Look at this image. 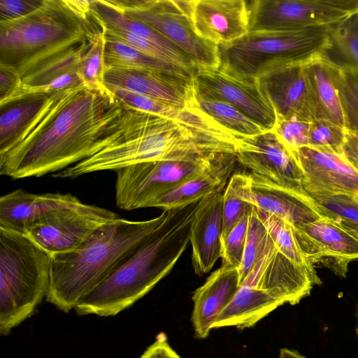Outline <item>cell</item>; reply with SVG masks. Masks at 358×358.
I'll use <instances>...</instances> for the list:
<instances>
[{
  "label": "cell",
  "instance_id": "cell-31",
  "mask_svg": "<svg viewBox=\"0 0 358 358\" xmlns=\"http://www.w3.org/2000/svg\"><path fill=\"white\" fill-rule=\"evenodd\" d=\"M250 181L249 173L234 172L223 192V229L222 241L231 229L254 206L249 201Z\"/></svg>",
  "mask_w": 358,
  "mask_h": 358
},
{
  "label": "cell",
  "instance_id": "cell-2",
  "mask_svg": "<svg viewBox=\"0 0 358 358\" xmlns=\"http://www.w3.org/2000/svg\"><path fill=\"white\" fill-rule=\"evenodd\" d=\"M208 195L165 210L163 221L76 305L77 315L115 316L146 295L187 249L193 220Z\"/></svg>",
  "mask_w": 358,
  "mask_h": 358
},
{
  "label": "cell",
  "instance_id": "cell-43",
  "mask_svg": "<svg viewBox=\"0 0 358 358\" xmlns=\"http://www.w3.org/2000/svg\"><path fill=\"white\" fill-rule=\"evenodd\" d=\"M140 358H181L168 342L164 333L159 334L155 341L145 350Z\"/></svg>",
  "mask_w": 358,
  "mask_h": 358
},
{
  "label": "cell",
  "instance_id": "cell-9",
  "mask_svg": "<svg viewBox=\"0 0 358 358\" xmlns=\"http://www.w3.org/2000/svg\"><path fill=\"white\" fill-rule=\"evenodd\" d=\"M358 14V0H252L249 27L253 32L334 27Z\"/></svg>",
  "mask_w": 358,
  "mask_h": 358
},
{
  "label": "cell",
  "instance_id": "cell-21",
  "mask_svg": "<svg viewBox=\"0 0 358 358\" xmlns=\"http://www.w3.org/2000/svg\"><path fill=\"white\" fill-rule=\"evenodd\" d=\"M94 206L71 194H33L19 189L0 198V228L24 234L29 223L50 211L59 208L84 210Z\"/></svg>",
  "mask_w": 358,
  "mask_h": 358
},
{
  "label": "cell",
  "instance_id": "cell-19",
  "mask_svg": "<svg viewBox=\"0 0 358 358\" xmlns=\"http://www.w3.org/2000/svg\"><path fill=\"white\" fill-rule=\"evenodd\" d=\"M190 18L196 34L217 46L248 33L244 0H192Z\"/></svg>",
  "mask_w": 358,
  "mask_h": 358
},
{
  "label": "cell",
  "instance_id": "cell-22",
  "mask_svg": "<svg viewBox=\"0 0 358 358\" xmlns=\"http://www.w3.org/2000/svg\"><path fill=\"white\" fill-rule=\"evenodd\" d=\"M223 192L209 194L193 220L189 243L194 273L209 272L222 255Z\"/></svg>",
  "mask_w": 358,
  "mask_h": 358
},
{
  "label": "cell",
  "instance_id": "cell-4",
  "mask_svg": "<svg viewBox=\"0 0 358 358\" xmlns=\"http://www.w3.org/2000/svg\"><path fill=\"white\" fill-rule=\"evenodd\" d=\"M119 218L98 228L77 249L52 255L46 300L69 313L103 282L136 246L164 219Z\"/></svg>",
  "mask_w": 358,
  "mask_h": 358
},
{
  "label": "cell",
  "instance_id": "cell-37",
  "mask_svg": "<svg viewBox=\"0 0 358 358\" xmlns=\"http://www.w3.org/2000/svg\"><path fill=\"white\" fill-rule=\"evenodd\" d=\"M338 88L345 128L358 136V73L340 68Z\"/></svg>",
  "mask_w": 358,
  "mask_h": 358
},
{
  "label": "cell",
  "instance_id": "cell-47",
  "mask_svg": "<svg viewBox=\"0 0 358 358\" xmlns=\"http://www.w3.org/2000/svg\"><path fill=\"white\" fill-rule=\"evenodd\" d=\"M354 199H355V200L356 201H357V202H358V195H357V196H354Z\"/></svg>",
  "mask_w": 358,
  "mask_h": 358
},
{
  "label": "cell",
  "instance_id": "cell-15",
  "mask_svg": "<svg viewBox=\"0 0 358 358\" xmlns=\"http://www.w3.org/2000/svg\"><path fill=\"white\" fill-rule=\"evenodd\" d=\"M294 229L315 268L322 266L344 278L350 263L358 259V238L333 220L323 217Z\"/></svg>",
  "mask_w": 358,
  "mask_h": 358
},
{
  "label": "cell",
  "instance_id": "cell-17",
  "mask_svg": "<svg viewBox=\"0 0 358 358\" xmlns=\"http://www.w3.org/2000/svg\"><path fill=\"white\" fill-rule=\"evenodd\" d=\"M308 194L358 195V171L343 155L304 146L292 151Z\"/></svg>",
  "mask_w": 358,
  "mask_h": 358
},
{
  "label": "cell",
  "instance_id": "cell-10",
  "mask_svg": "<svg viewBox=\"0 0 358 358\" xmlns=\"http://www.w3.org/2000/svg\"><path fill=\"white\" fill-rule=\"evenodd\" d=\"M124 13L150 26L183 50L199 69H217V46L201 38L176 0H112Z\"/></svg>",
  "mask_w": 358,
  "mask_h": 358
},
{
  "label": "cell",
  "instance_id": "cell-46",
  "mask_svg": "<svg viewBox=\"0 0 358 358\" xmlns=\"http://www.w3.org/2000/svg\"><path fill=\"white\" fill-rule=\"evenodd\" d=\"M280 358H307L296 350L288 348H281L280 350Z\"/></svg>",
  "mask_w": 358,
  "mask_h": 358
},
{
  "label": "cell",
  "instance_id": "cell-39",
  "mask_svg": "<svg viewBox=\"0 0 358 358\" xmlns=\"http://www.w3.org/2000/svg\"><path fill=\"white\" fill-rule=\"evenodd\" d=\"M250 214L245 215L222 241V265L238 269L245 250Z\"/></svg>",
  "mask_w": 358,
  "mask_h": 358
},
{
  "label": "cell",
  "instance_id": "cell-36",
  "mask_svg": "<svg viewBox=\"0 0 358 358\" xmlns=\"http://www.w3.org/2000/svg\"><path fill=\"white\" fill-rule=\"evenodd\" d=\"M347 129L327 120L315 119L310 122L308 145L316 149L343 155Z\"/></svg>",
  "mask_w": 358,
  "mask_h": 358
},
{
  "label": "cell",
  "instance_id": "cell-7",
  "mask_svg": "<svg viewBox=\"0 0 358 358\" xmlns=\"http://www.w3.org/2000/svg\"><path fill=\"white\" fill-rule=\"evenodd\" d=\"M333 28L248 32L236 41L217 45L218 69L242 80L257 81L276 69L323 53Z\"/></svg>",
  "mask_w": 358,
  "mask_h": 358
},
{
  "label": "cell",
  "instance_id": "cell-23",
  "mask_svg": "<svg viewBox=\"0 0 358 358\" xmlns=\"http://www.w3.org/2000/svg\"><path fill=\"white\" fill-rule=\"evenodd\" d=\"M240 287L238 269L221 266L213 272L192 296V323L196 337L206 338L215 320Z\"/></svg>",
  "mask_w": 358,
  "mask_h": 358
},
{
  "label": "cell",
  "instance_id": "cell-20",
  "mask_svg": "<svg viewBox=\"0 0 358 358\" xmlns=\"http://www.w3.org/2000/svg\"><path fill=\"white\" fill-rule=\"evenodd\" d=\"M249 177V201L253 206L283 220L294 229L323 217L308 194L282 187L251 172Z\"/></svg>",
  "mask_w": 358,
  "mask_h": 358
},
{
  "label": "cell",
  "instance_id": "cell-12",
  "mask_svg": "<svg viewBox=\"0 0 358 358\" xmlns=\"http://www.w3.org/2000/svg\"><path fill=\"white\" fill-rule=\"evenodd\" d=\"M322 281L315 269L301 266L285 256L271 237L264 254L241 283L258 287L283 304L295 305L310 295Z\"/></svg>",
  "mask_w": 358,
  "mask_h": 358
},
{
  "label": "cell",
  "instance_id": "cell-3",
  "mask_svg": "<svg viewBox=\"0 0 358 358\" xmlns=\"http://www.w3.org/2000/svg\"><path fill=\"white\" fill-rule=\"evenodd\" d=\"M102 27L90 1L44 0L34 12L0 22V66L29 73L87 43Z\"/></svg>",
  "mask_w": 358,
  "mask_h": 358
},
{
  "label": "cell",
  "instance_id": "cell-34",
  "mask_svg": "<svg viewBox=\"0 0 358 358\" xmlns=\"http://www.w3.org/2000/svg\"><path fill=\"white\" fill-rule=\"evenodd\" d=\"M105 43V30L102 27L91 36L80 59L79 74L85 85L93 90L108 89L104 83Z\"/></svg>",
  "mask_w": 358,
  "mask_h": 358
},
{
  "label": "cell",
  "instance_id": "cell-26",
  "mask_svg": "<svg viewBox=\"0 0 358 358\" xmlns=\"http://www.w3.org/2000/svg\"><path fill=\"white\" fill-rule=\"evenodd\" d=\"M282 305L281 301L258 287L241 285L211 329L224 327L250 328Z\"/></svg>",
  "mask_w": 358,
  "mask_h": 358
},
{
  "label": "cell",
  "instance_id": "cell-11",
  "mask_svg": "<svg viewBox=\"0 0 358 358\" xmlns=\"http://www.w3.org/2000/svg\"><path fill=\"white\" fill-rule=\"evenodd\" d=\"M119 218L116 213L95 205L84 210L59 208L31 221L24 234L52 255L77 249L101 226Z\"/></svg>",
  "mask_w": 358,
  "mask_h": 358
},
{
  "label": "cell",
  "instance_id": "cell-29",
  "mask_svg": "<svg viewBox=\"0 0 358 358\" xmlns=\"http://www.w3.org/2000/svg\"><path fill=\"white\" fill-rule=\"evenodd\" d=\"M50 94H31L0 106V154L42 109Z\"/></svg>",
  "mask_w": 358,
  "mask_h": 358
},
{
  "label": "cell",
  "instance_id": "cell-30",
  "mask_svg": "<svg viewBox=\"0 0 358 358\" xmlns=\"http://www.w3.org/2000/svg\"><path fill=\"white\" fill-rule=\"evenodd\" d=\"M322 54L340 68L358 73V14L332 29Z\"/></svg>",
  "mask_w": 358,
  "mask_h": 358
},
{
  "label": "cell",
  "instance_id": "cell-44",
  "mask_svg": "<svg viewBox=\"0 0 358 358\" xmlns=\"http://www.w3.org/2000/svg\"><path fill=\"white\" fill-rule=\"evenodd\" d=\"M343 155L358 171V136L347 130Z\"/></svg>",
  "mask_w": 358,
  "mask_h": 358
},
{
  "label": "cell",
  "instance_id": "cell-6",
  "mask_svg": "<svg viewBox=\"0 0 358 358\" xmlns=\"http://www.w3.org/2000/svg\"><path fill=\"white\" fill-rule=\"evenodd\" d=\"M52 255L26 234L0 228V334L36 312L50 283Z\"/></svg>",
  "mask_w": 358,
  "mask_h": 358
},
{
  "label": "cell",
  "instance_id": "cell-18",
  "mask_svg": "<svg viewBox=\"0 0 358 358\" xmlns=\"http://www.w3.org/2000/svg\"><path fill=\"white\" fill-rule=\"evenodd\" d=\"M306 61L285 65L257 80L277 117L296 118L308 122L315 120L306 72Z\"/></svg>",
  "mask_w": 358,
  "mask_h": 358
},
{
  "label": "cell",
  "instance_id": "cell-41",
  "mask_svg": "<svg viewBox=\"0 0 358 358\" xmlns=\"http://www.w3.org/2000/svg\"><path fill=\"white\" fill-rule=\"evenodd\" d=\"M44 0H0V22L22 17L36 9Z\"/></svg>",
  "mask_w": 358,
  "mask_h": 358
},
{
  "label": "cell",
  "instance_id": "cell-33",
  "mask_svg": "<svg viewBox=\"0 0 358 358\" xmlns=\"http://www.w3.org/2000/svg\"><path fill=\"white\" fill-rule=\"evenodd\" d=\"M255 208L265 224L276 248L292 262L315 270L306 257L294 227L275 215L256 207Z\"/></svg>",
  "mask_w": 358,
  "mask_h": 358
},
{
  "label": "cell",
  "instance_id": "cell-1",
  "mask_svg": "<svg viewBox=\"0 0 358 358\" xmlns=\"http://www.w3.org/2000/svg\"><path fill=\"white\" fill-rule=\"evenodd\" d=\"M123 103L108 89L80 85L50 94L42 109L0 154V174L13 179L61 171L92 155Z\"/></svg>",
  "mask_w": 358,
  "mask_h": 358
},
{
  "label": "cell",
  "instance_id": "cell-14",
  "mask_svg": "<svg viewBox=\"0 0 358 358\" xmlns=\"http://www.w3.org/2000/svg\"><path fill=\"white\" fill-rule=\"evenodd\" d=\"M236 156L251 173L296 192L308 194L303 172L293 152L273 131L250 137L238 136Z\"/></svg>",
  "mask_w": 358,
  "mask_h": 358
},
{
  "label": "cell",
  "instance_id": "cell-45",
  "mask_svg": "<svg viewBox=\"0 0 358 358\" xmlns=\"http://www.w3.org/2000/svg\"><path fill=\"white\" fill-rule=\"evenodd\" d=\"M334 221L358 238V223L343 220H337Z\"/></svg>",
  "mask_w": 358,
  "mask_h": 358
},
{
  "label": "cell",
  "instance_id": "cell-38",
  "mask_svg": "<svg viewBox=\"0 0 358 358\" xmlns=\"http://www.w3.org/2000/svg\"><path fill=\"white\" fill-rule=\"evenodd\" d=\"M323 217L358 223V202L347 194H309Z\"/></svg>",
  "mask_w": 358,
  "mask_h": 358
},
{
  "label": "cell",
  "instance_id": "cell-48",
  "mask_svg": "<svg viewBox=\"0 0 358 358\" xmlns=\"http://www.w3.org/2000/svg\"><path fill=\"white\" fill-rule=\"evenodd\" d=\"M357 334H358V326H357Z\"/></svg>",
  "mask_w": 358,
  "mask_h": 358
},
{
  "label": "cell",
  "instance_id": "cell-28",
  "mask_svg": "<svg viewBox=\"0 0 358 358\" xmlns=\"http://www.w3.org/2000/svg\"><path fill=\"white\" fill-rule=\"evenodd\" d=\"M105 38V70L113 68L147 69L194 78V74L184 68L150 56L106 34Z\"/></svg>",
  "mask_w": 358,
  "mask_h": 358
},
{
  "label": "cell",
  "instance_id": "cell-35",
  "mask_svg": "<svg viewBox=\"0 0 358 358\" xmlns=\"http://www.w3.org/2000/svg\"><path fill=\"white\" fill-rule=\"evenodd\" d=\"M270 240L271 236L254 207L250 215L242 263L238 269L240 285L266 252Z\"/></svg>",
  "mask_w": 358,
  "mask_h": 358
},
{
  "label": "cell",
  "instance_id": "cell-8",
  "mask_svg": "<svg viewBox=\"0 0 358 358\" xmlns=\"http://www.w3.org/2000/svg\"><path fill=\"white\" fill-rule=\"evenodd\" d=\"M223 153L196 155L182 159L145 162L115 171V201L123 210L147 208L161 196L203 172Z\"/></svg>",
  "mask_w": 358,
  "mask_h": 358
},
{
  "label": "cell",
  "instance_id": "cell-32",
  "mask_svg": "<svg viewBox=\"0 0 358 358\" xmlns=\"http://www.w3.org/2000/svg\"><path fill=\"white\" fill-rule=\"evenodd\" d=\"M196 108L236 136L250 137L265 131L234 107L217 101L196 96Z\"/></svg>",
  "mask_w": 358,
  "mask_h": 358
},
{
  "label": "cell",
  "instance_id": "cell-25",
  "mask_svg": "<svg viewBox=\"0 0 358 358\" xmlns=\"http://www.w3.org/2000/svg\"><path fill=\"white\" fill-rule=\"evenodd\" d=\"M340 67L322 53L306 62L315 119H324L345 127V116L339 96L338 79Z\"/></svg>",
  "mask_w": 358,
  "mask_h": 358
},
{
  "label": "cell",
  "instance_id": "cell-5",
  "mask_svg": "<svg viewBox=\"0 0 358 358\" xmlns=\"http://www.w3.org/2000/svg\"><path fill=\"white\" fill-rule=\"evenodd\" d=\"M191 143V132L183 123L123 104L120 115L96 142L92 155L52 176L73 179L141 162L173 159L185 154Z\"/></svg>",
  "mask_w": 358,
  "mask_h": 358
},
{
  "label": "cell",
  "instance_id": "cell-24",
  "mask_svg": "<svg viewBox=\"0 0 358 358\" xmlns=\"http://www.w3.org/2000/svg\"><path fill=\"white\" fill-rule=\"evenodd\" d=\"M238 163L235 153H223L211 166L150 203L168 210L214 193L224 192Z\"/></svg>",
  "mask_w": 358,
  "mask_h": 358
},
{
  "label": "cell",
  "instance_id": "cell-42",
  "mask_svg": "<svg viewBox=\"0 0 358 358\" xmlns=\"http://www.w3.org/2000/svg\"><path fill=\"white\" fill-rule=\"evenodd\" d=\"M22 85V80L17 73L0 66V106L5 104Z\"/></svg>",
  "mask_w": 358,
  "mask_h": 358
},
{
  "label": "cell",
  "instance_id": "cell-16",
  "mask_svg": "<svg viewBox=\"0 0 358 358\" xmlns=\"http://www.w3.org/2000/svg\"><path fill=\"white\" fill-rule=\"evenodd\" d=\"M193 78L147 69H108L107 86L129 90L159 100L181 110L196 108Z\"/></svg>",
  "mask_w": 358,
  "mask_h": 358
},
{
  "label": "cell",
  "instance_id": "cell-27",
  "mask_svg": "<svg viewBox=\"0 0 358 358\" xmlns=\"http://www.w3.org/2000/svg\"><path fill=\"white\" fill-rule=\"evenodd\" d=\"M90 6L94 18L106 29L124 31L169 50L186 53L150 26L124 13L112 0H90Z\"/></svg>",
  "mask_w": 358,
  "mask_h": 358
},
{
  "label": "cell",
  "instance_id": "cell-40",
  "mask_svg": "<svg viewBox=\"0 0 358 358\" xmlns=\"http://www.w3.org/2000/svg\"><path fill=\"white\" fill-rule=\"evenodd\" d=\"M310 122L296 118L277 117L273 131L292 151L308 145Z\"/></svg>",
  "mask_w": 358,
  "mask_h": 358
},
{
  "label": "cell",
  "instance_id": "cell-13",
  "mask_svg": "<svg viewBox=\"0 0 358 358\" xmlns=\"http://www.w3.org/2000/svg\"><path fill=\"white\" fill-rule=\"evenodd\" d=\"M193 85L195 96L227 103L264 131L273 130L277 115L258 82L234 78L217 69H199Z\"/></svg>",
  "mask_w": 358,
  "mask_h": 358
}]
</instances>
